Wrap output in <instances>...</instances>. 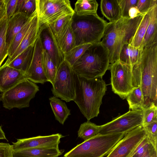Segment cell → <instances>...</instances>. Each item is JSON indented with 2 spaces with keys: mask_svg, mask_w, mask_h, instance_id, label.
Instances as JSON below:
<instances>
[{
  "mask_svg": "<svg viewBox=\"0 0 157 157\" xmlns=\"http://www.w3.org/2000/svg\"><path fill=\"white\" fill-rule=\"evenodd\" d=\"M34 46V44L28 47L7 66L20 71L25 74L31 63Z\"/></svg>",
  "mask_w": 157,
  "mask_h": 157,
  "instance_id": "obj_23",
  "label": "cell"
},
{
  "mask_svg": "<svg viewBox=\"0 0 157 157\" xmlns=\"http://www.w3.org/2000/svg\"><path fill=\"white\" fill-rule=\"evenodd\" d=\"M8 19H6L0 24V67L8 55L6 43V36Z\"/></svg>",
  "mask_w": 157,
  "mask_h": 157,
  "instance_id": "obj_34",
  "label": "cell"
},
{
  "mask_svg": "<svg viewBox=\"0 0 157 157\" xmlns=\"http://www.w3.org/2000/svg\"><path fill=\"white\" fill-rule=\"evenodd\" d=\"M38 33L63 16L74 13L69 0H36Z\"/></svg>",
  "mask_w": 157,
  "mask_h": 157,
  "instance_id": "obj_7",
  "label": "cell"
},
{
  "mask_svg": "<svg viewBox=\"0 0 157 157\" xmlns=\"http://www.w3.org/2000/svg\"><path fill=\"white\" fill-rule=\"evenodd\" d=\"M75 73L64 60L58 67L51 89L54 96L66 102L74 101L75 95Z\"/></svg>",
  "mask_w": 157,
  "mask_h": 157,
  "instance_id": "obj_9",
  "label": "cell"
},
{
  "mask_svg": "<svg viewBox=\"0 0 157 157\" xmlns=\"http://www.w3.org/2000/svg\"><path fill=\"white\" fill-rule=\"evenodd\" d=\"M142 125L151 143L155 149L157 150V121L149 124Z\"/></svg>",
  "mask_w": 157,
  "mask_h": 157,
  "instance_id": "obj_36",
  "label": "cell"
},
{
  "mask_svg": "<svg viewBox=\"0 0 157 157\" xmlns=\"http://www.w3.org/2000/svg\"><path fill=\"white\" fill-rule=\"evenodd\" d=\"M92 44H86L75 46L63 53L64 59L72 67Z\"/></svg>",
  "mask_w": 157,
  "mask_h": 157,
  "instance_id": "obj_32",
  "label": "cell"
},
{
  "mask_svg": "<svg viewBox=\"0 0 157 157\" xmlns=\"http://www.w3.org/2000/svg\"><path fill=\"white\" fill-rule=\"evenodd\" d=\"M108 23L97 13L82 16L74 13L71 27L75 46L100 42Z\"/></svg>",
  "mask_w": 157,
  "mask_h": 157,
  "instance_id": "obj_5",
  "label": "cell"
},
{
  "mask_svg": "<svg viewBox=\"0 0 157 157\" xmlns=\"http://www.w3.org/2000/svg\"><path fill=\"white\" fill-rule=\"evenodd\" d=\"M100 7L102 14L109 20V22L117 21L121 17L117 0H101Z\"/></svg>",
  "mask_w": 157,
  "mask_h": 157,
  "instance_id": "obj_22",
  "label": "cell"
},
{
  "mask_svg": "<svg viewBox=\"0 0 157 157\" xmlns=\"http://www.w3.org/2000/svg\"><path fill=\"white\" fill-rule=\"evenodd\" d=\"M133 67L119 60L109 65L112 90L123 99L126 98L134 87L132 76Z\"/></svg>",
  "mask_w": 157,
  "mask_h": 157,
  "instance_id": "obj_10",
  "label": "cell"
},
{
  "mask_svg": "<svg viewBox=\"0 0 157 157\" xmlns=\"http://www.w3.org/2000/svg\"><path fill=\"white\" fill-rule=\"evenodd\" d=\"M109 65V50L100 42L92 44L72 68L76 74L93 79L102 77Z\"/></svg>",
  "mask_w": 157,
  "mask_h": 157,
  "instance_id": "obj_4",
  "label": "cell"
},
{
  "mask_svg": "<svg viewBox=\"0 0 157 157\" xmlns=\"http://www.w3.org/2000/svg\"><path fill=\"white\" fill-rule=\"evenodd\" d=\"M147 134L142 124L125 134L106 157H130Z\"/></svg>",
  "mask_w": 157,
  "mask_h": 157,
  "instance_id": "obj_12",
  "label": "cell"
},
{
  "mask_svg": "<svg viewBox=\"0 0 157 157\" xmlns=\"http://www.w3.org/2000/svg\"><path fill=\"white\" fill-rule=\"evenodd\" d=\"M152 146L147 136L130 157H144Z\"/></svg>",
  "mask_w": 157,
  "mask_h": 157,
  "instance_id": "obj_37",
  "label": "cell"
},
{
  "mask_svg": "<svg viewBox=\"0 0 157 157\" xmlns=\"http://www.w3.org/2000/svg\"><path fill=\"white\" fill-rule=\"evenodd\" d=\"M144 15L132 19L121 17L117 21L108 23L101 42L109 51H113L109 65L119 60L122 46L134 35Z\"/></svg>",
  "mask_w": 157,
  "mask_h": 157,
  "instance_id": "obj_3",
  "label": "cell"
},
{
  "mask_svg": "<svg viewBox=\"0 0 157 157\" xmlns=\"http://www.w3.org/2000/svg\"><path fill=\"white\" fill-rule=\"evenodd\" d=\"M156 5L157 0H138L136 6L141 13L145 14Z\"/></svg>",
  "mask_w": 157,
  "mask_h": 157,
  "instance_id": "obj_40",
  "label": "cell"
},
{
  "mask_svg": "<svg viewBox=\"0 0 157 157\" xmlns=\"http://www.w3.org/2000/svg\"><path fill=\"white\" fill-rule=\"evenodd\" d=\"M75 95L73 101L87 121L98 116L107 86L102 77L87 79L75 73Z\"/></svg>",
  "mask_w": 157,
  "mask_h": 157,
  "instance_id": "obj_2",
  "label": "cell"
},
{
  "mask_svg": "<svg viewBox=\"0 0 157 157\" xmlns=\"http://www.w3.org/2000/svg\"><path fill=\"white\" fill-rule=\"evenodd\" d=\"M39 91V87L35 83L25 79L2 93L0 99L3 107L9 110L28 107Z\"/></svg>",
  "mask_w": 157,
  "mask_h": 157,
  "instance_id": "obj_8",
  "label": "cell"
},
{
  "mask_svg": "<svg viewBox=\"0 0 157 157\" xmlns=\"http://www.w3.org/2000/svg\"><path fill=\"white\" fill-rule=\"evenodd\" d=\"M50 105L56 119L63 125L68 117L71 115V111L66 103L54 96L49 99Z\"/></svg>",
  "mask_w": 157,
  "mask_h": 157,
  "instance_id": "obj_24",
  "label": "cell"
},
{
  "mask_svg": "<svg viewBox=\"0 0 157 157\" xmlns=\"http://www.w3.org/2000/svg\"><path fill=\"white\" fill-rule=\"evenodd\" d=\"M63 137L57 133L46 136H38L27 138L18 139L11 145L13 151L39 147L59 148L60 140Z\"/></svg>",
  "mask_w": 157,
  "mask_h": 157,
  "instance_id": "obj_14",
  "label": "cell"
},
{
  "mask_svg": "<svg viewBox=\"0 0 157 157\" xmlns=\"http://www.w3.org/2000/svg\"><path fill=\"white\" fill-rule=\"evenodd\" d=\"M6 19L7 18L5 1L0 0V24Z\"/></svg>",
  "mask_w": 157,
  "mask_h": 157,
  "instance_id": "obj_43",
  "label": "cell"
},
{
  "mask_svg": "<svg viewBox=\"0 0 157 157\" xmlns=\"http://www.w3.org/2000/svg\"><path fill=\"white\" fill-rule=\"evenodd\" d=\"M126 98L129 110L143 109V95L140 86L135 87L128 94Z\"/></svg>",
  "mask_w": 157,
  "mask_h": 157,
  "instance_id": "obj_28",
  "label": "cell"
},
{
  "mask_svg": "<svg viewBox=\"0 0 157 157\" xmlns=\"http://www.w3.org/2000/svg\"><path fill=\"white\" fill-rule=\"evenodd\" d=\"M150 10L144 15L134 35L129 40L130 45L142 49V44L150 19Z\"/></svg>",
  "mask_w": 157,
  "mask_h": 157,
  "instance_id": "obj_25",
  "label": "cell"
},
{
  "mask_svg": "<svg viewBox=\"0 0 157 157\" xmlns=\"http://www.w3.org/2000/svg\"><path fill=\"white\" fill-rule=\"evenodd\" d=\"M64 150L59 148L39 147L13 151V157H58Z\"/></svg>",
  "mask_w": 157,
  "mask_h": 157,
  "instance_id": "obj_18",
  "label": "cell"
},
{
  "mask_svg": "<svg viewBox=\"0 0 157 157\" xmlns=\"http://www.w3.org/2000/svg\"><path fill=\"white\" fill-rule=\"evenodd\" d=\"M138 0H117L120 6L121 17H129L128 11L131 8L136 6Z\"/></svg>",
  "mask_w": 157,
  "mask_h": 157,
  "instance_id": "obj_39",
  "label": "cell"
},
{
  "mask_svg": "<svg viewBox=\"0 0 157 157\" xmlns=\"http://www.w3.org/2000/svg\"><path fill=\"white\" fill-rule=\"evenodd\" d=\"M36 13V11L24 25L20 31L15 36L9 49L8 57L7 59H8L11 57L27 33L31 25L33 18Z\"/></svg>",
  "mask_w": 157,
  "mask_h": 157,
  "instance_id": "obj_31",
  "label": "cell"
},
{
  "mask_svg": "<svg viewBox=\"0 0 157 157\" xmlns=\"http://www.w3.org/2000/svg\"><path fill=\"white\" fill-rule=\"evenodd\" d=\"M27 79L25 74L8 66L0 67V92L3 93Z\"/></svg>",
  "mask_w": 157,
  "mask_h": 157,
  "instance_id": "obj_16",
  "label": "cell"
},
{
  "mask_svg": "<svg viewBox=\"0 0 157 157\" xmlns=\"http://www.w3.org/2000/svg\"><path fill=\"white\" fill-rule=\"evenodd\" d=\"M42 52L40 40L38 37L34 44L30 64L25 74L26 79L35 83L44 84L48 82L42 61Z\"/></svg>",
  "mask_w": 157,
  "mask_h": 157,
  "instance_id": "obj_13",
  "label": "cell"
},
{
  "mask_svg": "<svg viewBox=\"0 0 157 157\" xmlns=\"http://www.w3.org/2000/svg\"><path fill=\"white\" fill-rule=\"evenodd\" d=\"M58 44L63 54L75 47V38L71 24L66 32L58 42Z\"/></svg>",
  "mask_w": 157,
  "mask_h": 157,
  "instance_id": "obj_33",
  "label": "cell"
},
{
  "mask_svg": "<svg viewBox=\"0 0 157 157\" xmlns=\"http://www.w3.org/2000/svg\"><path fill=\"white\" fill-rule=\"evenodd\" d=\"M98 6L95 0H78L75 4L74 13L79 16L96 13Z\"/></svg>",
  "mask_w": 157,
  "mask_h": 157,
  "instance_id": "obj_27",
  "label": "cell"
},
{
  "mask_svg": "<svg viewBox=\"0 0 157 157\" xmlns=\"http://www.w3.org/2000/svg\"><path fill=\"white\" fill-rule=\"evenodd\" d=\"M6 4V16L9 19L16 13L17 0H5Z\"/></svg>",
  "mask_w": 157,
  "mask_h": 157,
  "instance_id": "obj_41",
  "label": "cell"
},
{
  "mask_svg": "<svg viewBox=\"0 0 157 157\" xmlns=\"http://www.w3.org/2000/svg\"><path fill=\"white\" fill-rule=\"evenodd\" d=\"M13 152L11 145L0 142V157H13Z\"/></svg>",
  "mask_w": 157,
  "mask_h": 157,
  "instance_id": "obj_42",
  "label": "cell"
},
{
  "mask_svg": "<svg viewBox=\"0 0 157 157\" xmlns=\"http://www.w3.org/2000/svg\"><path fill=\"white\" fill-rule=\"evenodd\" d=\"M0 139L6 140L5 134L0 126Z\"/></svg>",
  "mask_w": 157,
  "mask_h": 157,
  "instance_id": "obj_46",
  "label": "cell"
},
{
  "mask_svg": "<svg viewBox=\"0 0 157 157\" xmlns=\"http://www.w3.org/2000/svg\"><path fill=\"white\" fill-rule=\"evenodd\" d=\"M151 157H157V150L155 149L153 151Z\"/></svg>",
  "mask_w": 157,
  "mask_h": 157,
  "instance_id": "obj_47",
  "label": "cell"
},
{
  "mask_svg": "<svg viewBox=\"0 0 157 157\" xmlns=\"http://www.w3.org/2000/svg\"><path fill=\"white\" fill-rule=\"evenodd\" d=\"M36 0H22L18 13L30 17L36 11Z\"/></svg>",
  "mask_w": 157,
  "mask_h": 157,
  "instance_id": "obj_38",
  "label": "cell"
},
{
  "mask_svg": "<svg viewBox=\"0 0 157 157\" xmlns=\"http://www.w3.org/2000/svg\"><path fill=\"white\" fill-rule=\"evenodd\" d=\"M99 129L100 126L87 121L80 125L78 132V136L86 141L99 134Z\"/></svg>",
  "mask_w": 157,
  "mask_h": 157,
  "instance_id": "obj_29",
  "label": "cell"
},
{
  "mask_svg": "<svg viewBox=\"0 0 157 157\" xmlns=\"http://www.w3.org/2000/svg\"><path fill=\"white\" fill-rule=\"evenodd\" d=\"M30 17H27L23 13H18L8 19L6 43L8 50L15 36Z\"/></svg>",
  "mask_w": 157,
  "mask_h": 157,
  "instance_id": "obj_19",
  "label": "cell"
},
{
  "mask_svg": "<svg viewBox=\"0 0 157 157\" xmlns=\"http://www.w3.org/2000/svg\"><path fill=\"white\" fill-rule=\"evenodd\" d=\"M38 37L37 18L36 12L34 15L31 25L22 41L11 57L7 59L1 67L7 66L18 55L28 47L34 44Z\"/></svg>",
  "mask_w": 157,
  "mask_h": 157,
  "instance_id": "obj_17",
  "label": "cell"
},
{
  "mask_svg": "<svg viewBox=\"0 0 157 157\" xmlns=\"http://www.w3.org/2000/svg\"><path fill=\"white\" fill-rule=\"evenodd\" d=\"M143 49L131 46L128 42L126 43L121 49L119 60L133 67L139 61Z\"/></svg>",
  "mask_w": 157,
  "mask_h": 157,
  "instance_id": "obj_21",
  "label": "cell"
},
{
  "mask_svg": "<svg viewBox=\"0 0 157 157\" xmlns=\"http://www.w3.org/2000/svg\"><path fill=\"white\" fill-rule=\"evenodd\" d=\"M150 19L141 48L157 43V5L150 9Z\"/></svg>",
  "mask_w": 157,
  "mask_h": 157,
  "instance_id": "obj_20",
  "label": "cell"
},
{
  "mask_svg": "<svg viewBox=\"0 0 157 157\" xmlns=\"http://www.w3.org/2000/svg\"><path fill=\"white\" fill-rule=\"evenodd\" d=\"M125 134H98L78 144L66 153L63 157H104Z\"/></svg>",
  "mask_w": 157,
  "mask_h": 157,
  "instance_id": "obj_6",
  "label": "cell"
},
{
  "mask_svg": "<svg viewBox=\"0 0 157 157\" xmlns=\"http://www.w3.org/2000/svg\"><path fill=\"white\" fill-rule=\"evenodd\" d=\"M72 15L62 17L48 26L54 36L57 44L71 25Z\"/></svg>",
  "mask_w": 157,
  "mask_h": 157,
  "instance_id": "obj_26",
  "label": "cell"
},
{
  "mask_svg": "<svg viewBox=\"0 0 157 157\" xmlns=\"http://www.w3.org/2000/svg\"><path fill=\"white\" fill-rule=\"evenodd\" d=\"M143 119L142 110H129L113 118L111 121L100 126L99 134H126L142 124Z\"/></svg>",
  "mask_w": 157,
  "mask_h": 157,
  "instance_id": "obj_11",
  "label": "cell"
},
{
  "mask_svg": "<svg viewBox=\"0 0 157 157\" xmlns=\"http://www.w3.org/2000/svg\"><path fill=\"white\" fill-rule=\"evenodd\" d=\"M139 10L136 6L132 7L128 11V16L130 19H134L139 16L143 15Z\"/></svg>",
  "mask_w": 157,
  "mask_h": 157,
  "instance_id": "obj_44",
  "label": "cell"
},
{
  "mask_svg": "<svg viewBox=\"0 0 157 157\" xmlns=\"http://www.w3.org/2000/svg\"><path fill=\"white\" fill-rule=\"evenodd\" d=\"M134 87H140L144 109L157 106V43L145 47L138 62L133 67Z\"/></svg>",
  "mask_w": 157,
  "mask_h": 157,
  "instance_id": "obj_1",
  "label": "cell"
},
{
  "mask_svg": "<svg viewBox=\"0 0 157 157\" xmlns=\"http://www.w3.org/2000/svg\"><path fill=\"white\" fill-rule=\"evenodd\" d=\"M42 58L43 67L48 81L50 82L52 85L58 68L47 53L43 49Z\"/></svg>",
  "mask_w": 157,
  "mask_h": 157,
  "instance_id": "obj_30",
  "label": "cell"
},
{
  "mask_svg": "<svg viewBox=\"0 0 157 157\" xmlns=\"http://www.w3.org/2000/svg\"><path fill=\"white\" fill-rule=\"evenodd\" d=\"M154 149L155 148L153 146L151 147L144 157H151L153 151Z\"/></svg>",
  "mask_w": 157,
  "mask_h": 157,
  "instance_id": "obj_45",
  "label": "cell"
},
{
  "mask_svg": "<svg viewBox=\"0 0 157 157\" xmlns=\"http://www.w3.org/2000/svg\"><path fill=\"white\" fill-rule=\"evenodd\" d=\"M38 37L43 49L47 53L58 68L64 60V56L49 27L47 26L39 31L38 33Z\"/></svg>",
  "mask_w": 157,
  "mask_h": 157,
  "instance_id": "obj_15",
  "label": "cell"
},
{
  "mask_svg": "<svg viewBox=\"0 0 157 157\" xmlns=\"http://www.w3.org/2000/svg\"><path fill=\"white\" fill-rule=\"evenodd\" d=\"M143 119L142 124H149L157 121V106L154 104L142 110Z\"/></svg>",
  "mask_w": 157,
  "mask_h": 157,
  "instance_id": "obj_35",
  "label": "cell"
}]
</instances>
